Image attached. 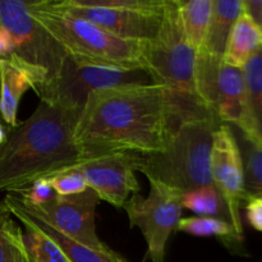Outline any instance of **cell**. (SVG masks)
I'll list each match as a JSON object with an SVG mask.
<instances>
[{
    "mask_svg": "<svg viewBox=\"0 0 262 262\" xmlns=\"http://www.w3.org/2000/svg\"><path fill=\"white\" fill-rule=\"evenodd\" d=\"M13 194H17L23 204L31 207L42 206L56 196L48 178L37 179L28 187Z\"/></svg>",
    "mask_w": 262,
    "mask_h": 262,
    "instance_id": "obj_26",
    "label": "cell"
},
{
    "mask_svg": "<svg viewBox=\"0 0 262 262\" xmlns=\"http://www.w3.org/2000/svg\"><path fill=\"white\" fill-rule=\"evenodd\" d=\"M140 83H154L146 71H125L67 56L58 78L40 101L82 112L94 91Z\"/></svg>",
    "mask_w": 262,
    "mask_h": 262,
    "instance_id": "obj_9",
    "label": "cell"
},
{
    "mask_svg": "<svg viewBox=\"0 0 262 262\" xmlns=\"http://www.w3.org/2000/svg\"><path fill=\"white\" fill-rule=\"evenodd\" d=\"M194 87L201 104L220 123L262 142L251 117L242 69L228 66L219 56L197 53Z\"/></svg>",
    "mask_w": 262,
    "mask_h": 262,
    "instance_id": "obj_7",
    "label": "cell"
},
{
    "mask_svg": "<svg viewBox=\"0 0 262 262\" xmlns=\"http://www.w3.org/2000/svg\"><path fill=\"white\" fill-rule=\"evenodd\" d=\"M9 130L10 129L7 127V125L0 123V147H2V146L4 145L5 141H7L8 135H9Z\"/></svg>",
    "mask_w": 262,
    "mask_h": 262,
    "instance_id": "obj_29",
    "label": "cell"
},
{
    "mask_svg": "<svg viewBox=\"0 0 262 262\" xmlns=\"http://www.w3.org/2000/svg\"><path fill=\"white\" fill-rule=\"evenodd\" d=\"M51 4L74 17L95 23L117 37L143 42H150L158 36L164 13V9L159 12H146L124 8L86 7L76 4L73 0H55L51 2Z\"/></svg>",
    "mask_w": 262,
    "mask_h": 262,
    "instance_id": "obj_13",
    "label": "cell"
},
{
    "mask_svg": "<svg viewBox=\"0 0 262 262\" xmlns=\"http://www.w3.org/2000/svg\"><path fill=\"white\" fill-rule=\"evenodd\" d=\"M31 14L77 60L125 71H146L147 42L125 40L83 18L58 9L51 2H30Z\"/></svg>",
    "mask_w": 262,
    "mask_h": 262,
    "instance_id": "obj_4",
    "label": "cell"
},
{
    "mask_svg": "<svg viewBox=\"0 0 262 262\" xmlns=\"http://www.w3.org/2000/svg\"><path fill=\"white\" fill-rule=\"evenodd\" d=\"M28 90H33L30 73L13 59H0V115L9 129L19 125L18 107Z\"/></svg>",
    "mask_w": 262,
    "mask_h": 262,
    "instance_id": "obj_14",
    "label": "cell"
},
{
    "mask_svg": "<svg viewBox=\"0 0 262 262\" xmlns=\"http://www.w3.org/2000/svg\"><path fill=\"white\" fill-rule=\"evenodd\" d=\"M13 38L7 30L0 27V59L10 58L13 54Z\"/></svg>",
    "mask_w": 262,
    "mask_h": 262,
    "instance_id": "obj_28",
    "label": "cell"
},
{
    "mask_svg": "<svg viewBox=\"0 0 262 262\" xmlns=\"http://www.w3.org/2000/svg\"><path fill=\"white\" fill-rule=\"evenodd\" d=\"M148 182V196L132 194L122 209L127 212L130 228H138L142 233L148 258L152 262H164L169 238L182 219L183 192L161 182Z\"/></svg>",
    "mask_w": 262,
    "mask_h": 262,
    "instance_id": "obj_8",
    "label": "cell"
},
{
    "mask_svg": "<svg viewBox=\"0 0 262 262\" xmlns=\"http://www.w3.org/2000/svg\"><path fill=\"white\" fill-rule=\"evenodd\" d=\"M219 124V119L204 106L181 110L165 150L141 155L137 171L148 181L161 182L183 193L211 186L212 136Z\"/></svg>",
    "mask_w": 262,
    "mask_h": 262,
    "instance_id": "obj_3",
    "label": "cell"
},
{
    "mask_svg": "<svg viewBox=\"0 0 262 262\" xmlns=\"http://www.w3.org/2000/svg\"><path fill=\"white\" fill-rule=\"evenodd\" d=\"M4 204L14 215L20 224L25 228L23 232V239H25L26 248L30 255L32 262H71L67 257L66 253L58 247L53 239L48 237L37 225L33 223V220L20 209L14 201L12 194H7L4 199Z\"/></svg>",
    "mask_w": 262,
    "mask_h": 262,
    "instance_id": "obj_16",
    "label": "cell"
},
{
    "mask_svg": "<svg viewBox=\"0 0 262 262\" xmlns=\"http://www.w3.org/2000/svg\"><path fill=\"white\" fill-rule=\"evenodd\" d=\"M196 56L182 31L177 2L166 0L158 36L147 42L146 66L154 83L165 87L181 105H202L194 87Z\"/></svg>",
    "mask_w": 262,
    "mask_h": 262,
    "instance_id": "obj_6",
    "label": "cell"
},
{
    "mask_svg": "<svg viewBox=\"0 0 262 262\" xmlns=\"http://www.w3.org/2000/svg\"><path fill=\"white\" fill-rule=\"evenodd\" d=\"M0 123H3V119H2V115H0ZM4 124V123H3Z\"/></svg>",
    "mask_w": 262,
    "mask_h": 262,
    "instance_id": "obj_30",
    "label": "cell"
},
{
    "mask_svg": "<svg viewBox=\"0 0 262 262\" xmlns=\"http://www.w3.org/2000/svg\"><path fill=\"white\" fill-rule=\"evenodd\" d=\"M140 158L136 154H115L87 160L76 168L83 174L87 187L99 200L120 209L130 194L140 192L136 177Z\"/></svg>",
    "mask_w": 262,
    "mask_h": 262,
    "instance_id": "obj_12",
    "label": "cell"
},
{
    "mask_svg": "<svg viewBox=\"0 0 262 262\" xmlns=\"http://www.w3.org/2000/svg\"><path fill=\"white\" fill-rule=\"evenodd\" d=\"M48 179L58 196H73V194L82 193L89 188L86 178L76 166L55 174Z\"/></svg>",
    "mask_w": 262,
    "mask_h": 262,
    "instance_id": "obj_25",
    "label": "cell"
},
{
    "mask_svg": "<svg viewBox=\"0 0 262 262\" xmlns=\"http://www.w3.org/2000/svg\"><path fill=\"white\" fill-rule=\"evenodd\" d=\"M260 49H262V28L243 9L229 33L223 61L242 69Z\"/></svg>",
    "mask_w": 262,
    "mask_h": 262,
    "instance_id": "obj_15",
    "label": "cell"
},
{
    "mask_svg": "<svg viewBox=\"0 0 262 262\" xmlns=\"http://www.w3.org/2000/svg\"><path fill=\"white\" fill-rule=\"evenodd\" d=\"M79 115V110L40 101L28 119L10 129L0 147V191L15 193L87 161L73 138Z\"/></svg>",
    "mask_w": 262,
    "mask_h": 262,
    "instance_id": "obj_2",
    "label": "cell"
},
{
    "mask_svg": "<svg viewBox=\"0 0 262 262\" xmlns=\"http://www.w3.org/2000/svg\"><path fill=\"white\" fill-rule=\"evenodd\" d=\"M0 262H32L23 239V230L0 201Z\"/></svg>",
    "mask_w": 262,
    "mask_h": 262,
    "instance_id": "obj_21",
    "label": "cell"
},
{
    "mask_svg": "<svg viewBox=\"0 0 262 262\" xmlns=\"http://www.w3.org/2000/svg\"><path fill=\"white\" fill-rule=\"evenodd\" d=\"M242 71L251 117L262 140V49L252 55Z\"/></svg>",
    "mask_w": 262,
    "mask_h": 262,
    "instance_id": "obj_24",
    "label": "cell"
},
{
    "mask_svg": "<svg viewBox=\"0 0 262 262\" xmlns=\"http://www.w3.org/2000/svg\"><path fill=\"white\" fill-rule=\"evenodd\" d=\"M233 130L243 159L246 197L262 196V142L247 138L238 130Z\"/></svg>",
    "mask_w": 262,
    "mask_h": 262,
    "instance_id": "obj_22",
    "label": "cell"
},
{
    "mask_svg": "<svg viewBox=\"0 0 262 262\" xmlns=\"http://www.w3.org/2000/svg\"><path fill=\"white\" fill-rule=\"evenodd\" d=\"M245 204L246 219L250 227L262 232V196H247Z\"/></svg>",
    "mask_w": 262,
    "mask_h": 262,
    "instance_id": "obj_27",
    "label": "cell"
},
{
    "mask_svg": "<svg viewBox=\"0 0 262 262\" xmlns=\"http://www.w3.org/2000/svg\"><path fill=\"white\" fill-rule=\"evenodd\" d=\"M210 171L212 184L222 196L229 223L243 238L241 206L246 199L245 169L239 145L233 128L219 124L212 136Z\"/></svg>",
    "mask_w": 262,
    "mask_h": 262,
    "instance_id": "obj_11",
    "label": "cell"
},
{
    "mask_svg": "<svg viewBox=\"0 0 262 262\" xmlns=\"http://www.w3.org/2000/svg\"><path fill=\"white\" fill-rule=\"evenodd\" d=\"M10 194L13 196L14 201L17 202V199H15L14 194ZM17 205L19 206L18 202ZM20 209H22V207H20ZM23 211H25V210H23ZM26 214H27V212H26ZM27 215L33 220V223H35V224L37 225L49 238H50V239H53L54 242L58 245V247L66 253V256L69 258L71 262H128L125 258H123L122 256L118 255V253L114 252L113 250L97 251L94 250V248L87 247V246L81 245V243L76 242V241L63 235L61 233H59L58 230L51 228L49 224L43 223L42 220L36 219V217L31 216L30 214Z\"/></svg>",
    "mask_w": 262,
    "mask_h": 262,
    "instance_id": "obj_19",
    "label": "cell"
},
{
    "mask_svg": "<svg viewBox=\"0 0 262 262\" xmlns=\"http://www.w3.org/2000/svg\"><path fill=\"white\" fill-rule=\"evenodd\" d=\"M242 12L243 0H214L209 30L199 53L223 58L230 31Z\"/></svg>",
    "mask_w": 262,
    "mask_h": 262,
    "instance_id": "obj_17",
    "label": "cell"
},
{
    "mask_svg": "<svg viewBox=\"0 0 262 262\" xmlns=\"http://www.w3.org/2000/svg\"><path fill=\"white\" fill-rule=\"evenodd\" d=\"M179 22L187 42L199 53L206 38L214 0H176Z\"/></svg>",
    "mask_w": 262,
    "mask_h": 262,
    "instance_id": "obj_18",
    "label": "cell"
},
{
    "mask_svg": "<svg viewBox=\"0 0 262 262\" xmlns=\"http://www.w3.org/2000/svg\"><path fill=\"white\" fill-rule=\"evenodd\" d=\"M178 232L187 233L193 237H214L220 239L225 247L232 251L242 247L243 238L235 232L229 222L219 217L188 216L182 217L177 227Z\"/></svg>",
    "mask_w": 262,
    "mask_h": 262,
    "instance_id": "obj_20",
    "label": "cell"
},
{
    "mask_svg": "<svg viewBox=\"0 0 262 262\" xmlns=\"http://www.w3.org/2000/svg\"><path fill=\"white\" fill-rule=\"evenodd\" d=\"M0 27L13 38L14 49L10 59L30 73L33 91L42 100L58 78L68 54L33 18L30 2L0 0Z\"/></svg>",
    "mask_w": 262,
    "mask_h": 262,
    "instance_id": "obj_5",
    "label": "cell"
},
{
    "mask_svg": "<svg viewBox=\"0 0 262 262\" xmlns=\"http://www.w3.org/2000/svg\"><path fill=\"white\" fill-rule=\"evenodd\" d=\"M14 196L27 214L42 220L66 237L97 251L112 250L100 239L96 233L95 214L100 200L92 189L87 188L82 193L73 196L56 194L51 201L38 207L27 206L17 194Z\"/></svg>",
    "mask_w": 262,
    "mask_h": 262,
    "instance_id": "obj_10",
    "label": "cell"
},
{
    "mask_svg": "<svg viewBox=\"0 0 262 262\" xmlns=\"http://www.w3.org/2000/svg\"><path fill=\"white\" fill-rule=\"evenodd\" d=\"M182 107L165 87L156 83L94 91L74 128V143L86 160L115 154H160Z\"/></svg>",
    "mask_w": 262,
    "mask_h": 262,
    "instance_id": "obj_1",
    "label": "cell"
},
{
    "mask_svg": "<svg viewBox=\"0 0 262 262\" xmlns=\"http://www.w3.org/2000/svg\"><path fill=\"white\" fill-rule=\"evenodd\" d=\"M182 206L200 216L219 217L229 222L224 202L214 184L184 192L182 197Z\"/></svg>",
    "mask_w": 262,
    "mask_h": 262,
    "instance_id": "obj_23",
    "label": "cell"
},
{
    "mask_svg": "<svg viewBox=\"0 0 262 262\" xmlns=\"http://www.w3.org/2000/svg\"><path fill=\"white\" fill-rule=\"evenodd\" d=\"M260 26H261V28H262V17H261V22H260Z\"/></svg>",
    "mask_w": 262,
    "mask_h": 262,
    "instance_id": "obj_31",
    "label": "cell"
}]
</instances>
